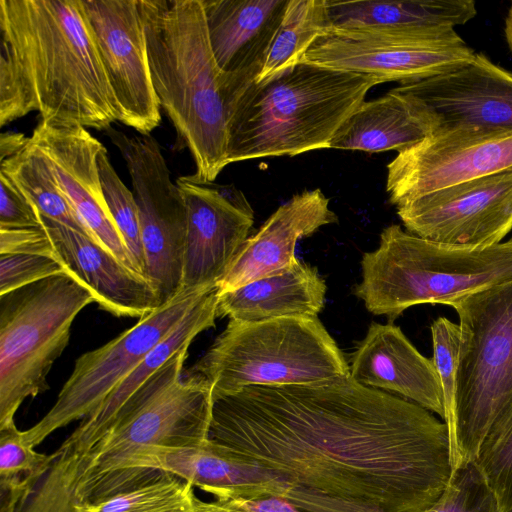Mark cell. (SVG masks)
I'll return each instance as SVG.
<instances>
[{"mask_svg":"<svg viewBox=\"0 0 512 512\" xmlns=\"http://www.w3.org/2000/svg\"><path fill=\"white\" fill-rule=\"evenodd\" d=\"M210 290H181L116 338L82 354L51 409L23 431L25 443L35 448L54 431L92 413Z\"/></svg>","mask_w":512,"mask_h":512,"instance_id":"30bf717a","label":"cell"},{"mask_svg":"<svg viewBox=\"0 0 512 512\" xmlns=\"http://www.w3.org/2000/svg\"><path fill=\"white\" fill-rule=\"evenodd\" d=\"M187 205L182 290H210L226 274L254 223L253 210L234 185L176 180Z\"/></svg>","mask_w":512,"mask_h":512,"instance_id":"e0dca14e","label":"cell"},{"mask_svg":"<svg viewBox=\"0 0 512 512\" xmlns=\"http://www.w3.org/2000/svg\"><path fill=\"white\" fill-rule=\"evenodd\" d=\"M428 137L427 131L404 97L393 89L364 101L342 124L330 148L378 153L408 149Z\"/></svg>","mask_w":512,"mask_h":512,"instance_id":"484cf974","label":"cell"},{"mask_svg":"<svg viewBox=\"0 0 512 512\" xmlns=\"http://www.w3.org/2000/svg\"><path fill=\"white\" fill-rule=\"evenodd\" d=\"M393 90L409 103L428 137L512 130V72L483 53L450 71Z\"/></svg>","mask_w":512,"mask_h":512,"instance_id":"4fadbf2b","label":"cell"},{"mask_svg":"<svg viewBox=\"0 0 512 512\" xmlns=\"http://www.w3.org/2000/svg\"><path fill=\"white\" fill-rule=\"evenodd\" d=\"M54 258L84 285L99 307L117 317L147 316L161 306L151 283L89 236L41 217Z\"/></svg>","mask_w":512,"mask_h":512,"instance_id":"ffe728a7","label":"cell"},{"mask_svg":"<svg viewBox=\"0 0 512 512\" xmlns=\"http://www.w3.org/2000/svg\"><path fill=\"white\" fill-rule=\"evenodd\" d=\"M195 512H245L240 510L226 500L215 499L213 501H203L197 496L194 501Z\"/></svg>","mask_w":512,"mask_h":512,"instance_id":"60d3db41","label":"cell"},{"mask_svg":"<svg viewBox=\"0 0 512 512\" xmlns=\"http://www.w3.org/2000/svg\"><path fill=\"white\" fill-rule=\"evenodd\" d=\"M377 84L367 75L299 62L224 93L228 163L330 148Z\"/></svg>","mask_w":512,"mask_h":512,"instance_id":"3957f363","label":"cell"},{"mask_svg":"<svg viewBox=\"0 0 512 512\" xmlns=\"http://www.w3.org/2000/svg\"><path fill=\"white\" fill-rule=\"evenodd\" d=\"M0 194V229L41 226L38 210L2 171H0Z\"/></svg>","mask_w":512,"mask_h":512,"instance_id":"8d00e7d4","label":"cell"},{"mask_svg":"<svg viewBox=\"0 0 512 512\" xmlns=\"http://www.w3.org/2000/svg\"><path fill=\"white\" fill-rule=\"evenodd\" d=\"M0 254H37L54 257L49 236L42 227L0 229Z\"/></svg>","mask_w":512,"mask_h":512,"instance_id":"74e56055","label":"cell"},{"mask_svg":"<svg viewBox=\"0 0 512 512\" xmlns=\"http://www.w3.org/2000/svg\"><path fill=\"white\" fill-rule=\"evenodd\" d=\"M30 141L50 163L62 193L90 236L133 269L103 193L98 167L102 143L81 125L41 120Z\"/></svg>","mask_w":512,"mask_h":512,"instance_id":"ac0fdd59","label":"cell"},{"mask_svg":"<svg viewBox=\"0 0 512 512\" xmlns=\"http://www.w3.org/2000/svg\"><path fill=\"white\" fill-rule=\"evenodd\" d=\"M0 126L41 121L107 130L115 98L81 0H0Z\"/></svg>","mask_w":512,"mask_h":512,"instance_id":"7a4b0ae2","label":"cell"},{"mask_svg":"<svg viewBox=\"0 0 512 512\" xmlns=\"http://www.w3.org/2000/svg\"><path fill=\"white\" fill-rule=\"evenodd\" d=\"M426 512H500L496 496L475 460L456 467L434 505Z\"/></svg>","mask_w":512,"mask_h":512,"instance_id":"e575fe53","label":"cell"},{"mask_svg":"<svg viewBox=\"0 0 512 512\" xmlns=\"http://www.w3.org/2000/svg\"><path fill=\"white\" fill-rule=\"evenodd\" d=\"M58 455L39 453L28 446L16 424L0 429V488L8 490L41 478Z\"/></svg>","mask_w":512,"mask_h":512,"instance_id":"836d02e7","label":"cell"},{"mask_svg":"<svg viewBox=\"0 0 512 512\" xmlns=\"http://www.w3.org/2000/svg\"><path fill=\"white\" fill-rule=\"evenodd\" d=\"M349 375L364 386L409 400L444 421V396L432 358L423 356L398 326L371 323L351 354Z\"/></svg>","mask_w":512,"mask_h":512,"instance_id":"7402d4cb","label":"cell"},{"mask_svg":"<svg viewBox=\"0 0 512 512\" xmlns=\"http://www.w3.org/2000/svg\"><path fill=\"white\" fill-rule=\"evenodd\" d=\"M512 169V130L433 135L387 165L391 204Z\"/></svg>","mask_w":512,"mask_h":512,"instance_id":"2e32d148","label":"cell"},{"mask_svg":"<svg viewBox=\"0 0 512 512\" xmlns=\"http://www.w3.org/2000/svg\"><path fill=\"white\" fill-rule=\"evenodd\" d=\"M93 302L67 273L0 295V429L15 424L24 400L49 389L47 376L76 316Z\"/></svg>","mask_w":512,"mask_h":512,"instance_id":"52a82bcc","label":"cell"},{"mask_svg":"<svg viewBox=\"0 0 512 512\" xmlns=\"http://www.w3.org/2000/svg\"><path fill=\"white\" fill-rule=\"evenodd\" d=\"M0 171L28 198L41 217L92 238L62 193L50 163L31 141L2 161Z\"/></svg>","mask_w":512,"mask_h":512,"instance_id":"4316f807","label":"cell"},{"mask_svg":"<svg viewBox=\"0 0 512 512\" xmlns=\"http://www.w3.org/2000/svg\"><path fill=\"white\" fill-rule=\"evenodd\" d=\"M332 29L422 32L455 29L473 19V0H327Z\"/></svg>","mask_w":512,"mask_h":512,"instance_id":"d4e9b609","label":"cell"},{"mask_svg":"<svg viewBox=\"0 0 512 512\" xmlns=\"http://www.w3.org/2000/svg\"><path fill=\"white\" fill-rule=\"evenodd\" d=\"M245 512H302L290 501L275 496L256 499H223Z\"/></svg>","mask_w":512,"mask_h":512,"instance_id":"f35d334b","label":"cell"},{"mask_svg":"<svg viewBox=\"0 0 512 512\" xmlns=\"http://www.w3.org/2000/svg\"><path fill=\"white\" fill-rule=\"evenodd\" d=\"M331 29L327 0H288L263 67L254 81L265 80L299 63L313 42Z\"/></svg>","mask_w":512,"mask_h":512,"instance_id":"83f0119b","label":"cell"},{"mask_svg":"<svg viewBox=\"0 0 512 512\" xmlns=\"http://www.w3.org/2000/svg\"><path fill=\"white\" fill-rule=\"evenodd\" d=\"M504 34L506 42L512 52V2L505 17Z\"/></svg>","mask_w":512,"mask_h":512,"instance_id":"b9f144b4","label":"cell"},{"mask_svg":"<svg viewBox=\"0 0 512 512\" xmlns=\"http://www.w3.org/2000/svg\"><path fill=\"white\" fill-rule=\"evenodd\" d=\"M85 20L115 98L118 121L141 135L160 124L139 0H81Z\"/></svg>","mask_w":512,"mask_h":512,"instance_id":"9a60e30c","label":"cell"},{"mask_svg":"<svg viewBox=\"0 0 512 512\" xmlns=\"http://www.w3.org/2000/svg\"><path fill=\"white\" fill-rule=\"evenodd\" d=\"M148 62L161 108L194 163L193 177L214 182L229 164L221 70L202 0H139Z\"/></svg>","mask_w":512,"mask_h":512,"instance_id":"277c9868","label":"cell"},{"mask_svg":"<svg viewBox=\"0 0 512 512\" xmlns=\"http://www.w3.org/2000/svg\"><path fill=\"white\" fill-rule=\"evenodd\" d=\"M217 288L207 292L176 328L162 340L101 402L57 449L83 458L112 425L115 417L139 388L174 354L189 347L201 332L214 327Z\"/></svg>","mask_w":512,"mask_h":512,"instance_id":"603a6c76","label":"cell"},{"mask_svg":"<svg viewBox=\"0 0 512 512\" xmlns=\"http://www.w3.org/2000/svg\"><path fill=\"white\" fill-rule=\"evenodd\" d=\"M194 487L165 473L131 490L92 504H77L79 512H195Z\"/></svg>","mask_w":512,"mask_h":512,"instance_id":"f546056e","label":"cell"},{"mask_svg":"<svg viewBox=\"0 0 512 512\" xmlns=\"http://www.w3.org/2000/svg\"><path fill=\"white\" fill-rule=\"evenodd\" d=\"M430 330L433 346L432 361L443 391L445 408L444 422L449 431L454 470L458 465L456 446V393L461 329L459 323L456 324L446 317H438L431 324Z\"/></svg>","mask_w":512,"mask_h":512,"instance_id":"d6a6232c","label":"cell"},{"mask_svg":"<svg viewBox=\"0 0 512 512\" xmlns=\"http://www.w3.org/2000/svg\"><path fill=\"white\" fill-rule=\"evenodd\" d=\"M354 294L375 315L394 320L420 304H445L512 281V237L486 248L444 245L392 224L361 260Z\"/></svg>","mask_w":512,"mask_h":512,"instance_id":"5b68a950","label":"cell"},{"mask_svg":"<svg viewBox=\"0 0 512 512\" xmlns=\"http://www.w3.org/2000/svg\"><path fill=\"white\" fill-rule=\"evenodd\" d=\"M106 131L121 152L131 177L141 226L145 277L163 305L182 290L186 201L179 186L172 182L160 145L152 136L127 137L112 128Z\"/></svg>","mask_w":512,"mask_h":512,"instance_id":"8fae6325","label":"cell"},{"mask_svg":"<svg viewBox=\"0 0 512 512\" xmlns=\"http://www.w3.org/2000/svg\"><path fill=\"white\" fill-rule=\"evenodd\" d=\"M61 273L63 266L51 256L0 254V295Z\"/></svg>","mask_w":512,"mask_h":512,"instance_id":"d590c367","label":"cell"},{"mask_svg":"<svg viewBox=\"0 0 512 512\" xmlns=\"http://www.w3.org/2000/svg\"><path fill=\"white\" fill-rule=\"evenodd\" d=\"M474 50L455 29L394 32L335 30L319 36L300 62L367 75L379 83H412L470 61Z\"/></svg>","mask_w":512,"mask_h":512,"instance_id":"7c38bea8","label":"cell"},{"mask_svg":"<svg viewBox=\"0 0 512 512\" xmlns=\"http://www.w3.org/2000/svg\"><path fill=\"white\" fill-rule=\"evenodd\" d=\"M411 234L444 245L486 248L512 230V169L427 193L396 206Z\"/></svg>","mask_w":512,"mask_h":512,"instance_id":"5bb4252c","label":"cell"},{"mask_svg":"<svg viewBox=\"0 0 512 512\" xmlns=\"http://www.w3.org/2000/svg\"><path fill=\"white\" fill-rule=\"evenodd\" d=\"M55 452L58 457L36 482L1 490V512H79L78 458L67 452Z\"/></svg>","mask_w":512,"mask_h":512,"instance_id":"f1b7e54d","label":"cell"},{"mask_svg":"<svg viewBox=\"0 0 512 512\" xmlns=\"http://www.w3.org/2000/svg\"><path fill=\"white\" fill-rule=\"evenodd\" d=\"M461 329L456 393L458 465L476 459L512 400V281L454 302Z\"/></svg>","mask_w":512,"mask_h":512,"instance_id":"9c48e42d","label":"cell"},{"mask_svg":"<svg viewBox=\"0 0 512 512\" xmlns=\"http://www.w3.org/2000/svg\"><path fill=\"white\" fill-rule=\"evenodd\" d=\"M326 290L318 270L298 259L282 274L218 294L217 316L241 322L317 317L324 308Z\"/></svg>","mask_w":512,"mask_h":512,"instance_id":"cb8c5ba5","label":"cell"},{"mask_svg":"<svg viewBox=\"0 0 512 512\" xmlns=\"http://www.w3.org/2000/svg\"><path fill=\"white\" fill-rule=\"evenodd\" d=\"M208 442L280 475L302 512H426L453 472L440 417L350 375L218 396Z\"/></svg>","mask_w":512,"mask_h":512,"instance_id":"6da1fadb","label":"cell"},{"mask_svg":"<svg viewBox=\"0 0 512 512\" xmlns=\"http://www.w3.org/2000/svg\"><path fill=\"white\" fill-rule=\"evenodd\" d=\"M500 512H512V400L498 414L475 459Z\"/></svg>","mask_w":512,"mask_h":512,"instance_id":"4dcf8cb0","label":"cell"},{"mask_svg":"<svg viewBox=\"0 0 512 512\" xmlns=\"http://www.w3.org/2000/svg\"><path fill=\"white\" fill-rule=\"evenodd\" d=\"M188 348L174 354L125 403L93 448L78 459L76 487L150 446H194L208 441L213 394L184 375Z\"/></svg>","mask_w":512,"mask_h":512,"instance_id":"ba28073f","label":"cell"},{"mask_svg":"<svg viewBox=\"0 0 512 512\" xmlns=\"http://www.w3.org/2000/svg\"><path fill=\"white\" fill-rule=\"evenodd\" d=\"M98 167L107 206L123 239L132 267L145 277L141 226L133 193L117 175L105 147L98 154Z\"/></svg>","mask_w":512,"mask_h":512,"instance_id":"1f68e13d","label":"cell"},{"mask_svg":"<svg viewBox=\"0 0 512 512\" xmlns=\"http://www.w3.org/2000/svg\"><path fill=\"white\" fill-rule=\"evenodd\" d=\"M288 0H202L221 93L254 81L265 62Z\"/></svg>","mask_w":512,"mask_h":512,"instance_id":"d6986e66","label":"cell"},{"mask_svg":"<svg viewBox=\"0 0 512 512\" xmlns=\"http://www.w3.org/2000/svg\"><path fill=\"white\" fill-rule=\"evenodd\" d=\"M337 222V215L329 208V199L320 189L295 194L245 240L217 284L218 294L288 271L298 260L295 256L298 240Z\"/></svg>","mask_w":512,"mask_h":512,"instance_id":"44dd1931","label":"cell"},{"mask_svg":"<svg viewBox=\"0 0 512 512\" xmlns=\"http://www.w3.org/2000/svg\"><path fill=\"white\" fill-rule=\"evenodd\" d=\"M184 375L208 384L214 399L250 386L344 377L349 375V364L318 317L229 320Z\"/></svg>","mask_w":512,"mask_h":512,"instance_id":"8992f818","label":"cell"},{"mask_svg":"<svg viewBox=\"0 0 512 512\" xmlns=\"http://www.w3.org/2000/svg\"><path fill=\"white\" fill-rule=\"evenodd\" d=\"M29 142L30 137H26L22 133H2L0 135V163L20 152Z\"/></svg>","mask_w":512,"mask_h":512,"instance_id":"ab89813d","label":"cell"}]
</instances>
